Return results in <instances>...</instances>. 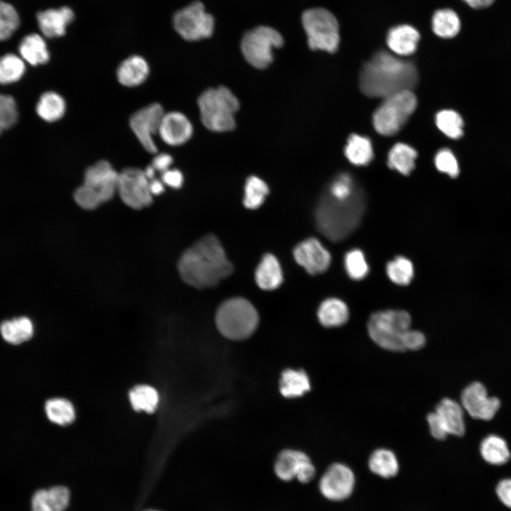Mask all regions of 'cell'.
Instances as JSON below:
<instances>
[{
	"mask_svg": "<svg viewBox=\"0 0 511 511\" xmlns=\"http://www.w3.org/2000/svg\"><path fill=\"white\" fill-rule=\"evenodd\" d=\"M418 81L414 62L389 52H377L363 66L359 76L362 92L369 97L385 98L395 93L412 90Z\"/></svg>",
	"mask_w": 511,
	"mask_h": 511,
	"instance_id": "cell-1",
	"label": "cell"
},
{
	"mask_svg": "<svg viewBox=\"0 0 511 511\" xmlns=\"http://www.w3.org/2000/svg\"><path fill=\"white\" fill-rule=\"evenodd\" d=\"M177 268L183 281L196 288L214 286L233 270L219 241L210 234L182 253Z\"/></svg>",
	"mask_w": 511,
	"mask_h": 511,
	"instance_id": "cell-2",
	"label": "cell"
},
{
	"mask_svg": "<svg viewBox=\"0 0 511 511\" xmlns=\"http://www.w3.org/2000/svg\"><path fill=\"white\" fill-rule=\"evenodd\" d=\"M366 207L364 192L360 188L346 199H337L325 192L315 211L319 231L332 241H340L358 226Z\"/></svg>",
	"mask_w": 511,
	"mask_h": 511,
	"instance_id": "cell-3",
	"label": "cell"
},
{
	"mask_svg": "<svg viewBox=\"0 0 511 511\" xmlns=\"http://www.w3.org/2000/svg\"><path fill=\"white\" fill-rule=\"evenodd\" d=\"M197 104L201 121L208 130L221 133L236 126L235 115L239 109V101L229 88H209L200 94Z\"/></svg>",
	"mask_w": 511,
	"mask_h": 511,
	"instance_id": "cell-4",
	"label": "cell"
},
{
	"mask_svg": "<svg viewBox=\"0 0 511 511\" xmlns=\"http://www.w3.org/2000/svg\"><path fill=\"white\" fill-rule=\"evenodd\" d=\"M118 176L108 161H98L86 170L82 185L75 191V201L84 209L97 208L117 192Z\"/></svg>",
	"mask_w": 511,
	"mask_h": 511,
	"instance_id": "cell-5",
	"label": "cell"
},
{
	"mask_svg": "<svg viewBox=\"0 0 511 511\" xmlns=\"http://www.w3.org/2000/svg\"><path fill=\"white\" fill-rule=\"evenodd\" d=\"M258 323V315L253 304L241 297L224 302L216 314V324L225 337L239 340L251 335Z\"/></svg>",
	"mask_w": 511,
	"mask_h": 511,
	"instance_id": "cell-6",
	"label": "cell"
},
{
	"mask_svg": "<svg viewBox=\"0 0 511 511\" xmlns=\"http://www.w3.org/2000/svg\"><path fill=\"white\" fill-rule=\"evenodd\" d=\"M411 317L403 310H384L373 313L368 322L371 339L379 346L392 351H404L402 341L410 329Z\"/></svg>",
	"mask_w": 511,
	"mask_h": 511,
	"instance_id": "cell-7",
	"label": "cell"
},
{
	"mask_svg": "<svg viewBox=\"0 0 511 511\" xmlns=\"http://www.w3.org/2000/svg\"><path fill=\"white\" fill-rule=\"evenodd\" d=\"M415 94L412 90L399 92L383 98L373 115V125L383 136L397 133L416 109Z\"/></svg>",
	"mask_w": 511,
	"mask_h": 511,
	"instance_id": "cell-8",
	"label": "cell"
},
{
	"mask_svg": "<svg viewBox=\"0 0 511 511\" xmlns=\"http://www.w3.org/2000/svg\"><path fill=\"white\" fill-rule=\"evenodd\" d=\"M302 22L311 50L328 53L337 50L339 42V26L335 16L329 10L315 7L302 13Z\"/></svg>",
	"mask_w": 511,
	"mask_h": 511,
	"instance_id": "cell-9",
	"label": "cell"
},
{
	"mask_svg": "<svg viewBox=\"0 0 511 511\" xmlns=\"http://www.w3.org/2000/svg\"><path fill=\"white\" fill-rule=\"evenodd\" d=\"M281 34L273 28L260 26L246 32L241 42L246 60L253 67L267 68L273 60V50L282 46Z\"/></svg>",
	"mask_w": 511,
	"mask_h": 511,
	"instance_id": "cell-10",
	"label": "cell"
},
{
	"mask_svg": "<svg viewBox=\"0 0 511 511\" xmlns=\"http://www.w3.org/2000/svg\"><path fill=\"white\" fill-rule=\"evenodd\" d=\"M175 30L185 40H199L210 37L214 31V17L205 11L204 4L196 1L175 12Z\"/></svg>",
	"mask_w": 511,
	"mask_h": 511,
	"instance_id": "cell-11",
	"label": "cell"
},
{
	"mask_svg": "<svg viewBox=\"0 0 511 511\" xmlns=\"http://www.w3.org/2000/svg\"><path fill=\"white\" fill-rule=\"evenodd\" d=\"M149 183L143 170L127 167L119 172L117 192L125 204L134 209H141L153 202Z\"/></svg>",
	"mask_w": 511,
	"mask_h": 511,
	"instance_id": "cell-12",
	"label": "cell"
},
{
	"mask_svg": "<svg viewBox=\"0 0 511 511\" xmlns=\"http://www.w3.org/2000/svg\"><path fill=\"white\" fill-rule=\"evenodd\" d=\"M164 113L161 105L154 103L139 109L130 118L131 130L145 150L150 153H156L158 151L153 138L158 134Z\"/></svg>",
	"mask_w": 511,
	"mask_h": 511,
	"instance_id": "cell-13",
	"label": "cell"
},
{
	"mask_svg": "<svg viewBox=\"0 0 511 511\" xmlns=\"http://www.w3.org/2000/svg\"><path fill=\"white\" fill-rule=\"evenodd\" d=\"M356 483L353 471L341 463L329 466L322 476L319 489L322 495L332 501H341L352 494Z\"/></svg>",
	"mask_w": 511,
	"mask_h": 511,
	"instance_id": "cell-14",
	"label": "cell"
},
{
	"mask_svg": "<svg viewBox=\"0 0 511 511\" xmlns=\"http://www.w3.org/2000/svg\"><path fill=\"white\" fill-rule=\"evenodd\" d=\"M276 476L284 481L297 478L300 483L311 481L316 473L310 458L303 452L287 449L278 456L274 466Z\"/></svg>",
	"mask_w": 511,
	"mask_h": 511,
	"instance_id": "cell-15",
	"label": "cell"
},
{
	"mask_svg": "<svg viewBox=\"0 0 511 511\" xmlns=\"http://www.w3.org/2000/svg\"><path fill=\"white\" fill-rule=\"evenodd\" d=\"M463 407L471 417L490 420L498 410L500 402L495 397H489L485 387L478 382L468 385L461 395Z\"/></svg>",
	"mask_w": 511,
	"mask_h": 511,
	"instance_id": "cell-16",
	"label": "cell"
},
{
	"mask_svg": "<svg viewBox=\"0 0 511 511\" xmlns=\"http://www.w3.org/2000/svg\"><path fill=\"white\" fill-rule=\"evenodd\" d=\"M294 257L311 275L324 273L331 263L329 252L314 238L300 243L294 249Z\"/></svg>",
	"mask_w": 511,
	"mask_h": 511,
	"instance_id": "cell-17",
	"label": "cell"
},
{
	"mask_svg": "<svg viewBox=\"0 0 511 511\" xmlns=\"http://www.w3.org/2000/svg\"><path fill=\"white\" fill-rule=\"evenodd\" d=\"M193 133L189 119L182 113H164L158 131L161 139L167 144L177 146L187 142Z\"/></svg>",
	"mask_w": 511,
	"mask_h": 511,
	"instance_id": "cell-18",
	"label": "cell"
},
{
	"mask_svg": "<svg viewBox=\"0 0 511 511\" xmlns=\"http://www.w3.org/2000/svg\"><path fill=\"white\" fill-rule=\"evenodd\" d=\"M36 18L43 35L47 38H54L65 34L67 27L75 18V13L70 7L62 6L40 11Z\"/></svg>",
	"mask_w": 511,
	"mask_h": 511,
	"instance_id": "cell-19",
	"label": "cell"
},
{
	"mask_svg": "<svg viewBox=\"0 0 511 511\" xmlns=\"http://www.w3.org/2000/svg\"><path fill=\"white\" fill-rule=\"evenodd\" d=\"M419 39L420 34L414 26L400 24L388 31L386 43L395 55L408 56L416 51Z\"/></svg>",
	"mask_w": 511,
	"mask_h": 511,
	"instance_id": "cell-20",
	"label": "cell"
},
{
	"mask_svg": "<svg viewBox=\"0 0 511 511\" xmlns=\"http://www.w3.org/2000/svg\"><path fill=\"white\" fill-rule=\"evenodd\" d=\"M439 422L447 434L463 436L465 422L461 406L450 398L441 400L434 411Z\"/></svg>",
	"mask_w": 511,
	"mask_h": 511,
	"instance_id": "cell-21",
	"label": "cell"
},
{
	"mask_svg": "<svg viewBox=\"0 0 511 511\" xmlns=\"http://www.w3.org/2000/svg\"><path fill=\"white\" fill-rule=\"evenodd\" d=\"M70 501L69 490L55 486L36 491L31 499L32 511H65Z\"/></svg>",
	"mask_w": 511,
	"mask_h": 511,
	"instance_id": "cell-22",
	"label": "cell"
},
{
	"mask_svg": "<svg viewBox=\"0 0 511 511\" xmlns=\"http://www.w3.org/2000/svg\"><path fill=\"white\" fill-rule=\"evenodd\" d=\"M149 75V65L141 56L132 55L124 60L117 68L118 81L123 86L133 87L141 84Z\"/></svg>",
	"mask_w": 511,
	"mask_h": 511,
	"instance_id": "cell-23",
	"label": "cell"
},
{
	"mask_svg": "<svg viewBox=\"0 0 511 511\" xmlns=\"http://www.w3.org/2000/svg\"><path fill=\"white\" fill-rule=\"evenodd\" d=\"M18 51L24 62L33 66L45 64L50 60L46 42L43 36L38 33H31L22 38Z\"/></svg>",
	"mask_w": 511,
	"mask_h": 511,
	"instance_id": "cell-24",
	"label": "cell"
},
{
	"mask_svg": "<svg viewBox=\"0 0 511 511\" xmlns=\"http://www.w3.org/2000/svg\"><path fill=\"white\" fill-rule=\"evenodd\" d=\"M256 281L260 288L273 290L282 282V273L277 258L272 254H265L256 270Z\"/></svg>",
	"mask_w": 511,
	"mask_h": 511,
	"instance_id": "cell-25",
	"label": "cell"
},
{
	"mask_svg": "<svg viewBox=\"0 0 511 511\" xmlns=\"http://www.w3.org/2000/svg\"><path fill=\"white\" fill-rule=\"evenodd\" d=\"M319 322L326 327H336L344 324L349 317L347 305L337 298H329L319 305L317 312Z\"/></svg>",
	"mask_w": 511,
	"mask_h": 511,
	"instance_id": "cell-26",
	"label": "cell"
},
{
	"mask_svg": "<svg viewBox=\"0 0 511 511\" xmlns=\"http://www.w3.org/2000/svg\"><path fill=\"white\" fill-rule=\"evenodd\" d=\"M33 331L31 320L26 317L7 320L0 325V332L4 340L14 345L29 340L33 336Z\"/></svg>",
	"mask_w": 511,
	"mask_h": 511,
	"instance_id": "cell-27",
	"label": "cell"
},
{
	"mask_svg": "<svg viewBox=\"0 0 511 511\" xmlns=\"http://www.w3.org/2000/svg\"><path fill=\"white\" fill-rule=\"evenodd\" d=\"M344 154L348 161L356 166H363L370 163L373 158V150L368 137L352 134L347 141Z\"/></svg>",
	"mask_w": 511,
	"mask_h": 511,
	"instance_id": "cell-28",
	"label": "cell"
},
{
	"mask_svg": "<svg viewBox=\"0 0 511 511\" xmlns=\"http://www.w3.org/2000/svg\"><path fill=\"white\" fill-rule=\"evenodd\" d=\"M309 390V379L304 370L287 369L282 372L280 380V391L284 397H300Z\"/></svg>",
	"mask_w": 511,
	"mask_h": 511,
	"instance_id": "cell-29",
	"label": "cell"
},
{
	"mask_svg": "<svg viewBox=\"0 0 511 511\" xmlns=\"http://www.w3.org/2000/svg\"><path fill=\"white\" fill-rule=\"evenodd\" d=\"M371 472L383 478L395 477L399 471V463L395 454L386 449L375 450L368 459Z\"/></svg>",
	"mask_w": 511,
	"mask_h": 511,
	"instance_id": "cell-30",
	"label": "cell"
},
{
	"mask_svg": "<svg viewBox=\"0 0 511 511\" xmlns=\"http://www.w3.org/2000/svg\"><path fill=\"white\" fill-rule=\"evenodd\" d=\"M417 151L403 143L394 145L388 153V165L402 175H408L414 169Z\"/></svg>",
	"mask_w": 511,
	"mask_h": 511,
	"instance_id": "cell-31",
	"label": "cell"
},
{
	"mask_svg": "<svg viewBox=\"0 0 511 511\" xmlns=\"http://www.w3.org/2000/svg\"><path fill=\"white\" fill-rule=\"evenodd\" d=\"M132 407L138 412H154L160 402L158 390L153 386L145 384L133 387L128 393Z\"/></svg>",
	"mask_w": 511,
	"mask_h": 511,
	"instance_id": "cell-32",
	"label": "cell"
},
{
	"mask_svg": "<svg viewBox=\"0 0 511 511\" xmlns=\"http://www.w3.org/2000/svg\"><path fill=\"white\" fill-rule=\"evenodd\" d=\"M432 28L437 36L451 38L459 33L461 21L457 13L452 9H439L433 13Z\"/></svg>",
	"mask_w": 511,
	"mask_h": 511,
	"instance_id": "cell-33",
	"label": "cell"
},
{
	"mask_svg": "<svg viewBox=\"0 0 511 511\" xmlns=\"http://www.w3.org/2000/svg\"><path fill=\"white\" fill-rule=\"evenodd\" d=\"M66 109L64 99L57 93L47 92L40 97L36 105L38 115L44 121L54 122L60 119Z\"/></svg>",
	"mask_w": 511,
	"mask_h": 511,
	"instance_id": "cell-34",
	"label": "cell"
},
{
	"mask_svg": "<svg viewBox=\"0 0 511 511\" xmlns=\"http://www.w3.org/2000/svg\"><path fill=\"white\" fill-rule=\"evenodd\" d=\"M482 457L493 465H502L510 458V452L506 441L496 435H489L480 444Z\"/></svg>",
	"mask_w": 511,
	"mask_h": 511,
	"instance_id": "cell-35",
	"label": "cell"
},
{
	"mask_svg": "<svg viewBox=\"0 0 511 511\" xmlns=\"http://www.w3.org/2000/svg\"><path fill=\"white\" fill-rule=\"evenodd\" d=\"M45 412L50 422L60 426L71 424L76 416L72 403L63 397L48 400L45 404Z\"/></svg>",
	"mask_w": 511,
	"mask_h": 511,
	"instance_id": "cell-36",
	"label": "cell"
},
{
	"mask_svg": "<svg viewBox=\"0 0 511 511\" xmlns=\"http://www.w3.org/2000/svg\"><path fill=\"white\" fill-rule=\"evenodd\" d=\"M26 70L24 60L19 56L8 53L0 57V84H9L19 80Z\"/></svg>",
	"mask_w": 511,
	"mask_h": 511,
	"instance_id": "cell-37",
	"label": "cell"
},
{
	"mask_svg": "<svg viewBox=\"0 0 511 511\" xmlns=\"http://www.w3.org/2000/svg\"><path fill=\"white\" fill-rule=\"evenodd\" d=\"M268 193V187L261 178L250 176L244 187L243 204L248 209H257L263 203Z\"/></svg>",
	"mask_w": 511,
	"mask_h": 511,
	"instance_id": "cell-38",
	"label": "cell"
},
{
	"mask_svg": "<svg viewBox=\"0 0 511 511\" xmlns=\"http://www.w3.org/2000/svg\"><path fill=\"white\" fill-rule=\"evenodd\" d=\"M436 125L446 136L457 139L463 135V122L461 116L455 111L444 109L435 117Z\"/></svg>",
	"mask_w": 511,
	"mask_h": 511,
	"instance_id": "cell-39",
	"label": "cell"
},
{
	"mask_svg": "<svg viewBox=\"0 0 511 511\" xmlns=\"http://www.w3.org/2000/svg\"><path fill=\"white\" fill-rule=\"evenodd\" d=\"M386 272L392 282L400 285H408L414 276L412 263L403 256H397L388 262Z\"/></svg>",
	"mask_w": 511,
	"mask_h": 511,
	"instance_id": "cell-40",
	"label": "cell"
},
{
	"mask_svg": "<svg viewBox=\"0 0 511 511\" xmlns=\"http://www.w3.org/2000/svg\"><path fill=\"white\" fill-rule=\"evenodd\" d=\"M19 25L20 18L15 8L7 2L0 1V41L9 39Z\"/></svg>",
	"mask_w": 511,
	"mask_h": 511,
	"instance_id": "cell-41",
	"label": "cell"
},
{
	"mask_svg": "<svg viewBox=\"0 0 511 511\" xmlns=\"http://www.w3.org/2000/svg\"><path fill=\"white\" fill-rule=\"evenodd\" d=\"M346 270L351 279L361 280L368 273V265L363 253L359 249L347 252L344 258Z\"/></svg>",
	"mask_w": 511,
	"mask_h": 511,
	"instance_id": "cell-42",
	"label": "cell"
},
{
	"mask_svg": "<svg viewBox=\"0 0 511 511\" xmlns=\"http://www.w3.org/2000/svg\"><path fill=\"white\" fill-rule=\"evenodd\" d=\"M17 119L18 111L14 99L0 94V134L13 126Z\"/></svg>",
	"mask_w": 511,
	"mask_h": 511,
	"instance_id": "cell-43",
	"label": "cell"
},
{
	"mask_svg": "<svg viewBox=\"0 0 511 511\" xmlns=\"http://www.w3.org/2000/svg\"><path fill=\"white\" fill-rule=\"evenodd\" d=\"M436 167L441 172L456 177L459 174L458 164L454 153L448 148L439 150L434 158Z\"/></svg>",
	"mask_w": 511,
	"mask_h": 511,
	"instance_id": "cell-44",
	"label": "cell"
},
{
	"mask_svg": "<svg viewBox=\"0 0 511 511\" xmlns=\"http://www.w3.org/2000/svg\"><path fill=\"white\" fill-rule=\"evenodd\" d=\"M425 341V337L422 332L409 329L403 338V348L405 351L420 349L424 346Z\"/></svg>",
	"mask_w": 511,
	"mask_h": 511,
	"instance_id": "cell-45",
	"label": "cell"
},
{
	"mask_svg": "<svg viewBox=\"0 0 511 511\" xmlns=\"http://www.w3.org/2000/svg\"><path fill=\"white\" fill-rule=\"evenodd\" d=\"M161 180L163 184L177 189L182 185L183 175L179 170L170 168L162 173Z\"/></svg>",
	"mask_w": 511,
	"mask_h": 511,
	"instance_id": "cell-46",
	"label": "cell"
},
{
	"mask_svg": "<svg viewBox=\"0 0 511 511\" xmlns=\"http://www.w3.org/2000/svg\"><path fill=\"white\" fill-rule=\"evenodd\" d=\"M427 422L432 435L436 439L443 440L447 436V434L442 428L435 412L429 413L427 417Z\"/></svg>",
	"mask_w": 511,
	"mask_h": 511,
	"instance_id": "cell-47",
	"label": "cell"
},
{
	"mask_svg": "<svg viewBox=\"0 0 511 511\" xmlns=\"http://www.w3.org/2000/svg\"><path fill=\"white\" fill-rule=\"evenodd\" d=\"M496 493L502 503L511 508V479L501 480L496 487Z\"/></svg>",
	"mask_w": 511,
	"mask_h": 511,
	"instance_id": "cell-48",
	"label": "cell"
},
{
	"mask_svg": "<svg viewBox=\"0 0 511 511\" xmlns=\"http://www.w3.org/2000/svg\"><path fill=\"white\" fill-rule=\"evenodd\" d=\"M173 163L172 157L165 153H162L156 155L151 163V165L155 171L160 172L161 173L170 169V166Z\"/></svg>",
	"mask_w": 511,
	"mask_h": 511,
	"instance_id": "cell-49",
	"label": "cell"
},
{
	"mask_svg": "<svg viewBox=\"0 0 511 511\" xmlns=\"http://www.w3.org/2000/svg\"><path fill=\"white\" fill-rule=\"evenodd\" d=\"M149 188L152 195L160 194L164 191L163 182L154 178L150 180Z\"/></svg>",
	"mask_w": 511,
	"mask_h": 511,
	"instance_id": "cell-50",
	"label": "cell"
},
{
	"mask_svg": "<svg viewBox=\"0 0 511 511\" xmlns=\"http://www.w3.org/2000/svg\"><path fill=\"white\" fill-rule=\"evenodd\" d=\"M473 9H483L491 5L495 0H463Z\"/></svg>",
	"mask_w": 511,
	"mask_h": 511,
	"instance_id": "cell-51",
	"label": "cell"
},
{
	"mask_svg": "<svg viewBox=\"0 0 511 511\" xmlns=\"http://www.w3.org/2000/svg\"><path fill=\"white\" fill-rule=\"evenodd\" d=\"M143 171H144L145 176L148 177V179L149 180H151L155 178V174L156 171L155 170V169L153 167V166L151 165L146 167L145 169L143 170Z\"/></svg>",
	"mask_w": 511,
	"mask_h": 511,
	"instance_id": "cell-52",
	"label": "cell"
},
{
	"mask_svg": "<svg viewBox=\"0 0 511 511\" xmlns=\"http://www.w3.org/2000/svg\"><path fill=\"white\" fill-rule=\"evenodd\" d=\"M145 511H158V510H145Z\"/></svg>",
	"mask_w": 511,
	"mask_h": 511,
	"instance_id": "cell-53",
	"label": "cell"
}]
</instances>
